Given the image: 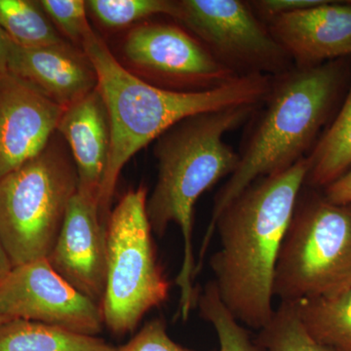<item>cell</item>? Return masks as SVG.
<instances>
[{
  "label": "cell",
  "mask_w": 351,
  "mask_h": 351,
  "mask_svg": "<svg viewBox=\"0 0 351 351\" xmlns=\"http://www.w3.org/2000/svg\"><path fill=\"white\" fill-rule=\"evenodd\" d=\"M308 171L307 158L252 182L215 223L221 247L210 258L215 287L239 323L261 330L276 309L274 279L279 252Z\"/></svg>",
  "instance_id": "1"
},
{
  "label": "cell",
  "mask_w": 351,
  "mask_h": 351,
  "mask_svg": "<svg viewBox=\"0 0 351 351\" xmlns=\"http://www.w3.org/2000/svg\"><path fill=\"white\" fill-rule=\"evenodd\" d=\"M82 49L96 71L112 129L110 158L99 195V212L105 226L120 172L138 151L193 115L258 105L274 80L271 75H242L206 91H177L151 84L127 71L93 29L83 39Z\"/></svg>",
  "instance_id": "2"
},
{
  "label": "cell",
  "mask_w": 351,
  "mask_h": 351,
  "mask_svg": "<svg viewBox=\"0 0 351 351\" xmlns=\"http://www.w3.org/2000/svg\"><path fill=\"white\" fill-rule=\"evenodd\" d=\"M348 71L341 59L311 68L294 66L274 76L269 93L249 120L239 166L215 196L200 247L199 269L226 207L256 180L289 169L313 151L343 93Z\"/></svg>",
  "instance_id": "3"
},
{
  "label": "cell",
  "mask_w": 351,
  "mask_h": 351,
  "mask_svg": "<svg viewBox=\"0 0 351 351\" xmlns=\"http://www.w3.org/2000/svg\"><path fill=\"white\" fill-rule=\"evenodd\" d=\"M258 105H240L193 115L171 127L156 140L154 154L158 164L157 181L147 199L152 232L163 237L170 223L179 226L184 239V258L176 278L180 289L177 317L186 320L196 306V263L193 234L196 202L203 193L239 163V152L223 136L249 121Z\"/></svg>",
  "instance_id": "4"
},
{
  "label": "cell",
  "mask_w": 351,
  "mask_h": 351,
  "mask_svg": "<svg viewBox=\"0 0 351 351\" xmlns=\"http://www.w3.org/2000/svg\"><path fill=\"white\" fill-rule=\"evenodd\" d=\"M350 289L351 204H335L302 189L279 252L274 298L298 302Z\"/></svg>",
  "instance_id": "5"
},
{
  "label": "cell",
  "mask_w": 351,
  "mask_h": 351,
  "mask_svg": "<svg viewBox=\"0 0 351 351\" xmlns=\"http://www.w3.org/2000/svg\"><path fill=\"white\" fill-rule=\"evenodd\" d=\"M77 189L75 162L53 140L0 180V239L14 267L48 258Z\"/></svg>",
  "instance_id": "6"
},
{
  "label": "cell",
  "mask_w": 351,
  "mask_h": 351,
  "mask_svg": "<svg viewBox=\"0 0 351 351\" xmlns=\"http://www.w3.org/2000/svg\"><path fill=\"white\" fill-rule=\"evenodd\" d=\"M147 199L145 186L129 191L106 225L107 277L100 307L104 325L117 336L135 331L145 314L169 295V281L157 261Z\"/></svg>",
  "instance_id": "7"
},
{
  "label": "cell",
  "mask_w": 351,
  "mask_h": 351,
  "mask_svg": "<svg viewBox=\"0 0 351 351\" xmlns=\"http://www.w3.org/2000/svg\"><path fill=\"white\" fill-rule=\"evenodd\" d=\"M175 19L237 75L276 76L294 68L248 1L180 0Z\"/></svg>",
  "instance_id": "8"
},
{
  "label": "cell",
  "mask_w": 351,
  "mask_h": 351,
  "mask_svg": "<svg viewBox=\"0 0 351 351\" xmlns=\"http://www.w3.org/2000/svg\"><path fill=\"white\" fill-rule=\"evenodd\" d=\"M0 315L89 336L105 326L100 306L64 280L47 258L14 267L0 284Z\"/></svg>",
  "instance_id": "9"
},
{
  "label": "cell",
  "mask_w": 351,
  "mask_h": 351,
  "mask_svg": "<svg viewBox=\"0 0 351 351\" xmlns=\"http://www.w3.org/2000/svg\"><path fill=\"white\" fill-rule=\"evenodd\" d=\"M123 52L134 66L178 91H206L240 76L219 62L191 32L166 23L134 27L124 40Z\"/></svg>",
  "instance_id": "10"
},
{
  "label": "cell",
  "mask_w": 351,
  "mask_h": 351,
  "mask_svg": "<svg viewBox=\"0 0 351 351\" xmlns=\"http://www.w3.org/2000/svg\"><path fill=\"white\" fill-rule=\"evenodd\" d=\"M47 261L64 280L101 306L107 277V245L98 201L78 191L73 195Z\"/></svg>",
  "instance_id": "11"
},
{
  "label": "cell",
  "mask_w": 351,
  "mask_h": 351,
  "mask_svg": "<svg viewBox=\"0 0 351 351\" xmlns=\"http://www.w3.org/2000/svg\"><path fill=\"white\" fill-rule=\"evenodd\" d=\"M64 110L11 73L0 76V180L46 149Z\"/></svg>",
  "instance_id": "12"
},
{
  "label": "cell",
  "mask_w": 351,
  "mask_h": 351,
  "mask_svg": "<svg viewBox=\"0 0 351 351\" xmlns=\"http://www.w3.org/2000/svg\"><path fill=\"white\" fill-rule=\"evenodd\" d=\"M295 68H311L351 56V1L284 14L265 23Z\"/></svg>",
  "instance_id": "13"
},
{
  "label": "cell",
  "mask_w": 351,
  "mask_h": 351,
  "mask_svg": "<svg viewBox=\"0 0 351 351\" xmlns=\"http://www.w3.org/2000/svg\"><path fill=\"white\" fill-rule=\"evenodd\" d=\"M8 73L63 108L98 87L84 51L66 40L41 48H23L11 41Z\"/></svg>",
  "instance_id": "14"
},
{
  "label": "cell",
  "mask_w": 351,
  "mask_h": 351,
  "mask_svg": "<svg viewBox=\"0 0 351 351\" xmlns=\"http://www.w3.org/2000/svg\"><path fill=\"white\" fill-rule=\"evenodd\" d=\"M57 131L71 147L77 173V191L99 203L110 158L112 129L98 87L64 108Z\"/></svg>",
  "instance_id": "15"
},
{
  "label": "cell",
  "mask_w": 351,
  "mask_h": 351,
  "mask_svg": "<svg viewBox=\"0 0 351 351\" xmlns=\"http://www.w3.org/2000/svg\"><path fill=\"white\" fill-rule=\"evenodd\" d=\"M0 351H117L97 336L24 319L0 324Z\"/></svg>",
  "instance_id": "16"
},
{
  "label": "cell",
  "mask_w": 351,
  "mask_h": 351,
  "mask_svg": "<svg viewBox=\"0 0 351 351\" xmlns=\"http://www.w3.org/2000/svg\"><path fill=\"white\" fill-rule=\"evenodd\" d=\"M304 188L325 189L351 166V80L345 101L331 125L306 157Z\"/></svg>",
  "instance_id": "17"
},
{
  "label": "cell",
  "mask_w": 351,
  "mask_h": 351,
  "mask_svg": "<svg viewBox=\"0 0 351 351\" xmlns=\"http://www.w3.org/2000/svg\"><path fill=\"white\" fill-rule=\"evenodd\" d=\"M294 304L302 325L317 343L332 351H351V289Z\"/></svg>",
  "instance_id": "18"
},
{
  "label": "cell",
  "mask_w": 351,
  "mask_h": 351,
  "mask_svg": "<svg viewBox=\"0 0 351 351\" xmlns=\"http://www.w3.org/2000/svg\"><path fill=\"white\" fill-rule=\"evenodd\" d=\"M0 27L23 48H41L63 43L39 1L0 0Z\"/></svg>",
  "instance_id": "19"
},
{
  "label": "cell",
  "mask_w": 351,
  "mask_h": 351,
  "mask_svg": "<svg viewBox=\"0 0 351 351\" xmlns=\"http://www.w3.org/2000/svg\"><path fill=\"white\" fill-rule=\"evenodd\" d=\"M254 343L258 351H332L308 334L294 302H280Z\"/></svg>",
  "instance_id": "20"
},
{
  "label": "cell",
  "mask_w": 351,
  "mask_h": 351,
  "mask_svg": "<svg viewBox=\"0 0 351 351\" xmlns=\"http://www.w3.org/2000/svg\"><path fill=\"white\" fill-rule=\"evenodd\" d=\"M196 306L201 317L214 327L219 339V351H258L248 331L221 302L213 281L198 292Z\"/></svg>",
  "instance_id": "21"
},
{
  "label": "cell",
  "mask_w": 351,
  "mask_h": 351,
  "mask_svg": "<svg viewBox=\"0 0 351 351\" xmlns=\"http://www.w3.org/2000/svg\"><path fill=\"white\" fill-rule=\"evenodd\" d=\"M86 6L101 25L127 27L156 15H178V1L171 0H89Z\"/></svg>",
  "instance_id": "22"
},
{
  "label": "cell",
  "mask_w": 351,
  "mask_h": 351,
  "mask_svg": "<svg viewBox=\"0 0 351 351\" xmlns=\"http://www.w3.org/2000/svg\"><path fill=\"white\" fill-rule=\"evenodd\" d=\"M41 7L73 45L82 48L83 39L92 29L86 17V1L83 0H40Z\"/></svg>",
  "instance_id": "23"
},
{
  "label": "cell",
  "mask_w": 351,
  "mask_h": 351,
  "mask_svg": "<svg viewBox=\"0 0 351 351\" xmlns=\"http://www.w3.org/2000/svg\"><path fill=\"white\" fill-rule=\"evenodd\" d=\"M117 351H195L184 348L170 338L165 321L157 318L147 322L126 343L117 348Z\"/></svg>",
  "instance_id": "24"
},
{
  "label": "cell",
  "mask_w": 351,
  "mask_h": 351,
  "mask_svg": "<svg viewBox=\"0 0 351 351\" xmlns=\"http://www.w3.org/2000/svg\"><path fill=\"white\" fill-rule=\"evenodd\" d=\"M248 2L256 15L265 24L284 14L319 5L324 0H253Z\"/></svg>",
  "instance_id": "25"
},
{
  "label": "cell",
  "mask_w": 351,
  "mask_h": 351,
  "mask_svg": "<svg viewBox=\"0 0 351 351\" xmlns=\"http://www.w3.org/2000/svg\"><path fill=\"white\" fill-rule=\"evenodd\" d=\"M322 195L335 204H351V166L336 181L323 189Z\"/></svg>",
  "instance_id": "26"
},
{
  "label": "cell",
  "mask_w": 351,
  "mask_h": 351,
  "mask_svg": "<svg viewBox=\"0 0 351 351\" xmlns=\"http://www.w3.org/2000/svg\"><path fill=\"white\" fill-rule=\"evenodd\" d=\"M11 39L0 27V76L8 73V59L10 52Z\"/></svg>",
  "instance_id": "27"
},
{
  "label": "cell",
  "mask_w": 351,
  "mask_h": 351,
  "mask_svg": "<svg viewBox=\"0 0 351 351\" xmlns=\"http://www.w3.org/2000/svg\"><path fill=\"white\" fill-rule=\"evenodd\" d=\"M13 269V263L11 262L8 253H7L3 242L0 239V284L5 280Z\"/></svg>",
  "instance_id": "28"
},
{
  "label": "cell",
  "mask_w": 351,
  "mask_h": 351,
  "mask_svg": "<svg viewBox=\"0 0 351 351\" xmlns=\"http://www.w3.org/2000/svg\"><path fill=\"white\" fill-rule=\"evenodd\" d=\"M7 320L5 317H3V316L0 315V324H2V323L6 322Z\"/></svg>",
  "instance_id": "29"
}]
</instances>
